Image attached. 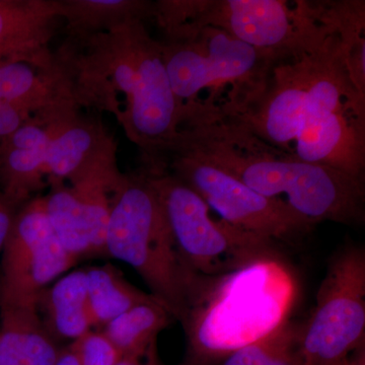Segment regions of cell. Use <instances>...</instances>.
<instances>
[{
  "mask_svg": "<svg viewBox=\"0 0 365 365\" xmlns=\"http://www.w3.org/2000/svg\"><path fill=\"white\" fill-rule=\"evenodd\" d=\"M151 18L165 34L212 26L279 58L319 49L329 33L307 0H163L153 2Z\"/></svg>",
  "mask_w": 365,
  "mask_h": 365,
  "instance_id": "obj_6",
  "label": "cell"
},
{
  "mask_svg": "<svg viewBox=\"0 0 365 365\" xmlns=\"http://www.w3.org/2000/svg\"><path fill=\"white\" fill-rule=\"evenodd\" d=\"M62 20L76 41L108 32L135 20L151 18L153 2L139 0H61Z\"/></svg>",
  "mask_w": 365,
  "mask_h": 365,
  "instance_id": "obj_15",
  "label": "cell"
},
{
  "mask_svg": "<svg viewBox=\"0 0 365 365\" xmlns=\"http://www.w3.org/2000/svg\"><path fill=\"white\" fill-rule=\"evenodd\" d=\"M53 365H81L76 353L71 348L60 349L58 356Z\"/></svg>",
  "mask_w": 365,
  "mask_h": 365,
  "instance_id": "obj_25",
  "label": "cell"
},
{
  "mask_svg": "<svg viewBox=\"0 0 365 365\" xmlns=\"http://www.w3.org/2000/svg\"><path fill=\"white\" fill-rule=\"evenodd\" d=\"M37 309L55 340L74 341L91 330L86 269L66 274L43 289L37 297Z\"/></svg>",
  "mask_w": 365,
  "mask_h": 365,
  "instance_id": "obj_14",
  "label": "cell"
},
{
  "mask_svg": "<svg viewBox=\"0 0 365 365\" xmlns=\"http://www.w3.org/2000/svg\"><path fill=\"white\" fill-rule=\"evenodd\" d=\"M68 347L76 353L81 365H116L123 359V355L103 331L91 329L72 341Z\"/></svg>",
  "mask_w": 365,
  "mask_h": 365,
  "instance_id": "obj_21",
  "label": "cell"
},
{
  "mask_svg": "<svg viewBox=\"0 0 365 365\" xmlns=\"http://www.w3.org/2000/svg\"><path fill=\"white\" fill-rule=\"evenodd\" d=\"M163 57L184 112L227 114L263 90L280 59L212 26H181L165 34Z\"/></svg>",
  "mask_w": 365,
  "mask_h": 365,
  "instance_id": "obj_5",
  "label": "cell"
},
{
  "mask_svg": "<svg viewBox=\"0 0 365 365\" xmlns=\"http://www.w3.org/2000/svg\"><path fill=\"white\" fill-rule=\"evenodd\" d=\"M143 170L155 188L178 251L190 270L217 279L272 260L275 242L215 220L205 201L169 170L162 167Z\"/></svg>",
  "mask_w": 365,
  "mask_h": 365,
  "instance_id": "obj_7",
  "label": "cell"
},
{
  "mask_svg": "<svg viewBox=\"0 0 365 365\" xmlns=\"http://www.w3.org/2000/svg\"><path fill=\"white\" fill-rule=\"evenodd\" d=\"M81 105L73 78L62 57L0 66V108L20 106L37 114Z\"/></svg>",
  "mask_w": 365,
  "mask_h": 365,
  "instance_id": "obj_11",
  "label": "cell"
},
{
  "mask_svg": "<svg viewBox=\"0 0 365 365\" xmlns=\"http://www.w3.org/2000/svg\"><path fill=\"white\" fill-rule=\"evenodd\" d=\"M60 348L34 304H0V365H53Z\"/></svg>",
  "mask_w": 365,
  "mask_h": 365,
  "instance_id": "obj_13",
  "label": "cell"
},
{
  "mask_svg": "<svg viewBox=\"0 0 365 365\" xmlns=\"http://www.w3.org/2000/svg\"><path fill=\"white\" fill-rule=\"evenodd\" d=\"M316 2L322 20L339 38L353 83L365 95V2L364 0Z\"/></svg>",
  "mask_w": 365,
  "mask_h": 365,
  "instance_id": "obj_18",
  "label": "cell"
},
{
  "mask_svg": "<svg viewBox=\"0 0 365 365\" xmlns=\"http://www.w3.org/2000/svg\"><path fill=\"white\" fill-rule=\"evenodd\" d=\"M86 275L91 329L104 328L131 307L153 299L131 284L112 264L86 269Z\"/></svg>",
  "mask_w": 365,
  "mask_h": 365,
  "instance_id": "obj_16",
  "label": "cell"
},
{
  "mask_svg": "<svg viewBox=\"0 0 365 365\" xmlns=\"http://www.w3.org/2000/svg\"><path fill=\"white\" fill-rule=\"evenodd\" d=\"M172 148L215 163L257 193L284 203L311 227L364 222V181L334 168L300 162L217 112L182 117Z\"/></svg>",
  "mask_w": 365,
  "mask_h": 365,
  "instance_id": "obj_2",
  "label": "cell"
},
{
  "mask_svg": "<svg viewBox=\"0 0 365 365\" xmlns=\"http://www.w3.org/2000/svg\"><path fill=\"white\" fill-rule=\"evenodd\" d=\"M337 365H365V346Z\"/></svg>",
  "mask_w": 365,
  "mask_h": 365,
  "instance_id": "obj_26",
  "label": "cell"
},
{
  "mask_svg": "<svg viewBox=\"0 0 365 365\" xmlns=\"http://www.w3.org/2000/svg\"><path fill=\"white\" fill-rule=\"evenodd\" d=\"M264 365H306L304 360L300 356L297 348L289 350V351L283 353L279 356L276 357L267 364Z\"/></svg>",
  "mask_w": 365,
  "mask_h": 365,
  "instance_id": "obj_24",
  "label": "cell"
},
{
  "mask_svg": "<svg viewBox=\"0 0 365 365\" xmlns=\"http://www.w3.org/2000/svg\"><path fill=\"white\" fill-rule=\"evenodd\" d=\"M116 365H165L158 354V343L151 346L145 354L140 357H124Z\"/></svg>",
  "mask_w": 365,
  "mask_h": 365,
  "instance_id": "obj_23",
  "label": "cell"
},
{
  "mask_svg": "<svg viewBox=\"0 0 365 365\" xmlns=\"http://www.w3.org/2000/svg\"><path fill=\"white\" fill-rule=\"evenodd\" d=\"M252 133L300 162L364 181L365 95L350 78L337 34L274 63L242 118Z\"/></svg>",
  "mask_w": 365,
  "mask_h": 365,
  "instance_id": "obj_1",
  "label": "cell"
},
{
  "mask_svg": "<svg viewBox=\"0 0 365 365\" xmlns=\"http://www.w3.org/2000/svg\"><path fill=\"white\" fill-rule=\"evenodd\" d=\"M18 210V205L11 202L0 190V256Z\"/></svg>",
  "mask_w": 365,
  "mask_h": 365,
  "instance_id": "obj_22",
  "label": "cell"
},
{
  "mask_svg": "<svg viewBox=\"0 0 365 365\" xmlns=\"http://www.w3.org/2000/svg\"><path fill=\"white\" fill-rule=\"evenodd\" d=\"M58 20L61 0H0V66L51 56L48 45Z\"/></svg>",
  "mask_w": 365,
  "mask_h": 365,
  "instance_id": "obj_12",
  "label": "cell"
},
{
  "mask_svg": "<svg viewBox=\"0 0 365 365\" xmlns=\"http://www.w3.org/2000/svg\"><path fill=\"white\" fill-rule=\"evenodd\" d=\"M0 304L37 302L38 295L76 265L55 237L44 197L19 209L1 256Z\"/></svg>",
  "mask_w": 365,
  "mask_h": 365,
  "instance_id": "obj_10",
  "label": "cell"
},
{
  "mask_svg": "<svg viewBox=\"0 0 365 365\" xmlns=\"http://www.w3.org/2000/svg\"><path fill=\"white\" fill-rule=\"evenodd\" d=\"M106 255L128 264L150 294L182 322L202 304L213 280L182 261L155 188L145 173L123 175L114 198L105 239Z\"/></svg>",
  "mask_w": 365,
  "mask_h": 365,
  "instance_id": "obj_4",
  "label": "cell"
},
{
  "mask_svg": "<svg viewBox=\"0 0 365 365\" xmlns=\"http://www.w3.org/2000/svg\"><path fill=\"white\" fill-rule=\"evenodd\" d=\"M85 54L66 55L81 105L115 114L126 135L150 163L178 137L181 106L170 86L162 43L151 38L144 21L135 20L79 41Z\"/></svg>",
  "mask_w": 365,
  "mask_h": 365,
  "instance_id": "obj_3",
  "label": "cell"
},
{
  "mask_svg": "<svg viewBox=\"0 0 365 365\" xmlns=\"http://www.w3.org/2000/svg\"><path fill=\"white\" fill-rule=\"evenodd\" d=\"M44 199L50 227L62 248L76 261L93 257L85 215L71 186L52 184Z\"/></svg>",
  "mask_w": 365,
  "mask_h": 365,
  "instance_id": "obj_19",
  "label": "cell"
},
{
  "mask_svg": "<svg viewBox=\"0 0 365 365\" xmlns=\"http://www.w3.org/2000/svg\"><path fill=\"white\" fill-rule=\"evenodd\" d=\"M300 325L285 323L275 327L260 339L242 346L216 365H264L297 345Z\"/></svg>",
  "mask_w": 365,
  "mask_h": 365,
  "instance_id": "obj_20",
  "label": "cell"
},
{
  "mask_svg": "<svg viewBox=\"0 0 365 365\" xmlns=\"http://www.w3.org/2000/svg\"><path fill=\"white\" fill-rule=\"evenodd\" d=\"M174 317L160 300L153 297L112 319L103 332L124 357H140L157 344L158 334L172 323Z\"/></svg>",
  "mask_w": 365,
  "mask_h": 365,
  "instance_id": "obj_17",
  "label": "cell"
},
{
  "mask_svg": "<svg viewBox=\"0 0 365 365\" xmlns=\"http://www.w3.org/2000/svg\"><path fill=\"white\" fill-rule=\"evenodd\" d=\"M365 346V251L339 250L328 264L313 314L300 325L297 351L306 365H337Z\"/></svg>",
  "mask_w": 365,
  "mask_h": 365,
  "instance_id": "obj_8",
  "label": "cell"
},
{
  "mask_svg": "<svg viewBox=\"0 0 365 365\" xmlns=\"http://www.w3.org/2000/svg\"><path fill=\"white\" fill-rule=\"evenodd\" d=\"M150 167L169 170L193 189L220 220L242 232L274 242H292L313 228L284 203L262 196L193 151L170 148Z\"/></svg>",
  "mask_w": 365,
  "mask_h": 365,
  "instance_id": "obj_9",
  "label": "cell"
}]
</instances>
